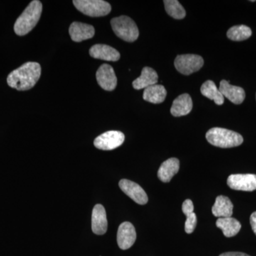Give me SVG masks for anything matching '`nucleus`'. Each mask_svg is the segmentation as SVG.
<instances>
[{"mask_svg":"<svg viewBox=\"0 0 256 256\" xmlns=\"http://www.w3.org/2000/svg\"><path fill=\"white\" fill-rule=\"evenodd\" d=\"M216 225L218 228L222 229L224 235L226 237L230 238L236 235L242 228V224L238 220L232 217L218 218Z\"/></svg>","mask_w":256,"mask_h":256,"instance_id":"20","label":"nucleus"},{"mask_svg":"<svg viewBox=\"0 0 256 256\" xmlns=\"http://www.w3.org/2000/svg\"><path fill=\"white\" fill-rule=\"evenodd\" d=\"M183 213L186 216V220L185 222V232L186 234L193 233L197 224L196 216L194 212L193 202L192 200H186L182 204Z\"/></svg>","mask_w":256,"mask_h":256,"instance_id":"23","label":"nucleus"},{"mask_svg":"<svg viewBox=\"0 0 256 256\" xmlns=\"http://www.w3.org/2000/svg\"><path fill=\"white\" fill-rule=\"evenodd\" d=\"M192 108L193 102L191 96L188 94H182L173 101L170 112L174 117H181L190 114Z\"/></svg>","mask_w":256,"mask_h":256,"instance_id":"16","label":"nucleus"},{"mask_svg":"<svg viewBox=\"0 0 256 256\" xmlns=\"http://www.w3.org/2000/svg\"><path fill=\"white\" fill-rule=\"evenodd\" d=\"M41 66L36 62H26L8 76L6 82L9 86L18 90L32 88L41 76Z\"/></svg>","mask_w":256,"mask_h":256,"instance_id":"1","label":"nucleus"},{"mask_svg":"<svg viewBox=\"0 0 256 256\" xmlns=\"http://www.w3.org/2000/svg\"><path fill=\"white\" fill-rule=\"evenodd\" d=\"M202 95L208 98L210 100L214 101L218 106H222L224 102V97L216 87L215 82L212 80H206L202 84L201 87Z\"/></svg>","mask_w":256,"mask_h":256,"instance_id":"22","label":"nucleus"},{"mask_svg":"<svg viewBox=\"0 0 256 256\" xmlns=\"http://www.w3.org/2000/svg\"><path fill=\"white\" fill-rule=\"evenodd\" d=\"M252 35V30L246 25L232 26L227 32V36L232 41L240 42L246 40Z\"/></svg>","mask_w":256,"mask_h":256,"instance_id":"24","label":"nucleus"},{"mask_svg":"<svg viewBox=\"0 0 256 256\" xmlns=\"http://www.w3.org/2000/svg\"><path fill=\"white\" fill-rule=\"evenodd\" d=\"M69 34L75 42H82L90 40L95 35V28L92 25L74 22L69 28Z\"/></svg>","mask_w":256,"mask_h":256,"instance_id":"12","label":"nucleus"},{"mask_svg":"<svg viewBox=\"0 0 256 256\" xmlns=\"http://www.w3.org/2000/svg\"><path fill=\"white\" fill-rule=\"evenodd\" d=\"M120 190L138 204L144 205L148 203V197L146 192L139 184L128 180H121L119 182Z\"/></svg>","mask_w":256,"mask_h":256,"instance_id":"10","label":"nucleus"},{"mask_svg":"<svg viewBox=\"0 0 256 256\" xmlns=\"http://www.w3.org/2000/svg\"><path fill=\"white\" fill-rule=\"evenodd\" d=\"M220 256H250L240 252H228L220 254Z\"/></svg>","mask_w":256,"mask_h":256,"instance_id":"27","label":"nucleus"},{"mask_svg":"<svg viewBox=\"0 0 256 256\" xmlns=\"http://www.w3.org/2000/svg\"><path fill=\"white\" fill-rule=\"evenodd\" d=\"M218 89L224 97L227 98L234 104L239 105L245 100V90L242 88L230 85L227 80H222L220 82V86Z\"/></svg>","mask_w":256,"mask_h":256,"instance_id":"15","label":"nucleus"},{"mask_svg":"<svg viewBox=\"0 0 256 256\" xmlns=\"http://www.w3.org/2000/svg\"><path fill=\"white\" fill-rule=\"evenodd\" d=\"M73 3L79 12L92 18L106 16L111 11L110 4L102 0H74Z\"/></svg>","mask_w":256,"mask_h":256,"instance_id":"5","label":"nucleus"},{"mask_svg":"<svg viewBox=\"0 0 256 256\" xmlns=\"http://www.w3.org/2000/svg\"><path fill=\"white\" fill-rule=\"evenodd\" d=\"M42 12L41 2L38 0L31 2L16 20L14 26L15 34L18 36H24L30 33L40 21Z\"/></svg>","mask_w":256,"mask_h":256,"instance_id":"2","label":"nucleus"},{"mask_svg":"<svg viewBox=\"0 0 256 256\" xmlns=\"http://www.w3.org/2000/svg\"><path fill=\"white\" fill-rule=\"evenodd\" d=\"M124 141V134L116 130L102 133L94 140V146L102 150H112L120 146Z\"/></svg>","mask_w":256,"mask_h":256,"instance_id":"7","label":"nucleus"},{"mask_svg":"<svg viewBox=\"0 0 256 256\" xmlns=\"http://www.w3.org/2000/svg\"><path fill=\"white\" fill-rule=\"evenodd\" d=\"M250 223L254 234L256 235V212H254L250 216Z\"/></svg>","mask_w":256,"mask_h":256,"instance_id":"26","label":"nucleus"},{"mask_svg":"<svg viewBox=\"0 0 256 256\" xmlns=\"http://www.w3.org/2000/svg\"><path fill=\"white\" fill-rule=\"evenodd\" d=\"M137 238L136 228L130 222H124L118 230L117 242L120 248L127 250L132 246Z\"/></svg>","mask_w":256,"mask_h":256,"instance_id":"11","label":"nucleus"},{"mask_svg":"<svg viewBox=\"0 0 256 256\" xmlns=\"http://www.w3.org/2000/svg\"><path fill=\"white\" fill-rule=\"evenodd\" d=\"M166 96V90L162 85L152 86L144 89L143 92V99L148 102L154 104H159L164 102Z\"/></svg>","mask_w":256,"mask_h":256,"instance_id":"21","label":"nucleus"},{"mask_svg":"<svg viewBox=\"0 0 256 256\" xmlns=\"http://www.w3.org/2000/svg\"><path fill=\"white\" fill-rule=\"evenodd\" d=\"M204 63L203 58L198 55H178L175 58L174 66L180 74L188 76L200 70Z\"/></svg>","mask_w":256,"mask_h":256,"instance_id":"6","label":"nucleus"},{"mask_svg":"<svg viewBox=\"0 0 256 256\" xmlns=\"http://www.w3.org/2000/svg\"><path fill=\"white\" fill-rule=\"evenodd\" d=\"M165 10L172 18L176 20H182L186 16V11L178 0H165Z\"/></svg>","mask_w":256,"mask_h":256,"instance_id":"25","label":"nucleus"},{"mask_svg":"<svg viewBox=\"0 0 256 256\" xmlns=\"http://www.w3.org/2000/svg\"><path fill=\"white\" fill-rule=\"evenodd\" d=\"M90 56L96 60L117 62L120 58V54L116 48L108 45L96 44L89 50Z\"/></svg>","mask_w":256,"mask_h":256,"instance_id":"14","label":"nucleus"},{"mask_svg":"<svg viewBox=\"0 0 256 256\" xmlns=\"http://www.w3.org/2000/svg\"><path fill=\"white\" fill-rule=\"evenodd\" d=\"M234 205L228 197L218 196L216 198L214 205L212 207V213L216 217L226 218L232 217Z\"/></svg>","mask_w":256,"mask_h":256,"instance_id":"19","label":"nucleus"},{"mask_svg":"<svg viewBox=\"0 0 256 256\" xmlns=\"http://www.w3.org/2000/svg\"><path fill=\"white\" fill-rule=\"evenodd\" d=\"M180 170V161L176 158H170L164 161L158 170V178L163 182H170Z\"/></svg>","mask_w":256,"mask_h":256,"instance_id":"18","label":"nucleus"},{"mask_svg":"<svg viewBox=\"0 0 256 256\" xmlns=\"http://www.w3.org/2000/svg\"><path fill=\"white\" fill-rule=\"evenodd\" d=\"M111 26L116 36L127 42H133L139 36V30L136 22L127 16L112 18Z\"/></svg>","mask_w":256,"mask_h":256,"instance_id":"4","label":"nucleus"},{"mask_svg":"<svg viewBox=\"0 0 256 256\" xmlns=\"http://www.w3.org/2000/svg\"><path fill=\"white\" fill-rule=\"evenodd\" d=\"M108 220L105 208L96 204L92 212V230L97 235H104L107 232Z\"/></svg>","mask_w":256,"mask_h":256,"instance_id":"13","label":"nucleus"},{"mask_svg":"<svg viewBox=\"0 0 256 256\" xmlns=\"http://www.w3.org/2000/svg\"><path fill=\"white\" fill-rule=\"evenodd\" d=\"M207 141L220 148H230L240 146L244 138L238 132L222 128H214L206 132Z\"/></svg>","mask_w":256,"mask_h":256,"instance_id":"3","label":"nucleus"},{"mask_svg":"<svg viewBox=\"0 0 256 256\" xmlns=\"http://www.w3.org/2000/svg\"><path fill=\"white\" fill-rule=\"evenodd\" d=\"M158 82V75L156 70L150 67H144L140 76L132 82V86L136 90H140L156 85Z\"/></svg>","mask_w":256,"mask_h":256,"instance_id":"17","label":"nucleus"},{"mask_svg":"<svg viewBox=\"0 0 256 256\" xmlns=\"http://www.w3.org/2000/svg\"><path fill=\"white\" fill-rule=\"evenodd\" d=\"M228 186L238 191L252 192L256 190V175L252 174H232L227 180Z\"/></svg>","mask_w":256,"mask_h":256,"instance_id":"8","label":"nucleus"},{"mask_svg":"<svg viewBox=\"0 0 256 256\" xmlns=\"http://www.w3.org/2000/svg\"><path fill=\"white\" fill-rule=\"evenodd\" d=\"M96 80L102 89L112 92L117 86V77L114 69L109 64H102L96 72Z\"/></svg>","mask_w":256,"mask_h":256,"instance_id":"9","label":"nucleus"}]
</instances>
